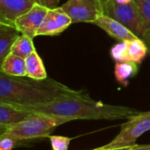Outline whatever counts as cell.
<instances>
[{
	"instance_id": "cell-1",
	"label": "cell",
	"mask_w": 150,
	"mask_h": 150,
	"mask_svg": "<svg viewBox=\"0 0 150 150\" xmlns=\"http://www.w3.org/2000/svg\"><path fill=\"white\" fill-rule=\"evenodd\" d=\"M34 113L86 120H118L129 119L141 111L119 105L106 104L92 99L83 90H75L73 93L60 96L51 101L31 106L21 107Z\"/></svg>"
},
{
	"instance_id": "cell-2",
	"label": "cell",
	"mask_w": 150,
	"mask_h": 150,
	"mask_svg": "<svg viewBox=\"0 0 150 150\" xmlns=\"http://www.w3.org/2000/svg\"><path fill=\"white\" fill-rule=\"evenodd\" d=\"M75 90L47 78L35 81L27 76H12L0 70V102L26 107L51 101Z\"/></svg>"
},
{
	"instance_id": "cell-3",
	"label": "cell",
	"mask_w": 150,
	"mask_h": 150,
	"mask_svg": "<svg viewBox=\"0 0 150 150\" xmlns=\"http://www.w3.org/2000/svg\"><path fill=\"white\" fill-rule=\"evenodd\" d=\"M71 121L69 118L32 112L26 118L6 126L0 137H9L18 141L48 138L59 125Z\"/></svg>"
},
{
	"instance_id": "cell-4",
	"label": "cell",
	"mask_w": 150,
	"mask_h": 150,
	"mask_svg": "<svg viewBox=\"0 0 150 150\" xmlns=\"http://www.w3.org/2000/svg\"><path fill=\"white\" fill-rule=\"evenodd\" d=\"M148 131H150V111L140 112L124 123L118 134L110 143L103 146L104 148H118L133 146L139 137Z\"/></svg>"
},
{
	"instance_id": "cell-5",
	"label": "cell",
	"mask_w": 150,
	"mask_h": 150,
	"mask_svg": "<svg viewBox=\"0 0 150 150\" xmlns=\"http://www.w3.org/2000/svg\"><path fill=\"white\" fill-rule=\"evenodd\" d=\"M103 13L123 24L142 40L143 23L134 0L131 3L124 5L117 4L114 0H111L103 7Z\"/></svg>"
},
{
	"instance_id": "cell-6",
	"label": "cell",
	"mask_w": 150,
	"mask_h": 150,
	"mask_svg": "<svg viewBox=\"0 0 150 150\" xmlns=\"http://www.w3.org/2000/svg\"><path fill=\"white\" fill-rule=\"evenodd\" d=\"M71 20L72 23H94L102 14L97 0H67L59 6Z\"/></svg>"
},
{
	"instance_id": "cell-7",
	"label": "cell",
	"mask_w": 150,
	"mask_h": 150,
	"mask_svg": "<svg viewBox=\"0 0 150 150\" xmlns=\"http://www.w3.org/2000/svg\"><path fill=\"white\" fill-rule=\"evenodd\" d=\"M49 8L35 3L31 9L21 15L15 21V28L24 35L32 39L37 36V32L42 26Z\"/></svg>"
},
{
	"instance_id": "cell-8",
	"label": "cell",
	"mask_w": 150,
	"mask_h": 150,
	"mask_svg": "<svg viewBox=\"0 0 150 150\" xmlns=\"http://www.w3.org/2000/svg\"><path fill=\"white\" fill-rule=\"evenodd\" d=\"M71 24H72L71 18L59 6L49 9L37 32V36L57 35L64 32Z\"/></svg>"
},
{
	"instance_id": "cell-9",
	"label": "cell",
	"mask_w": 150,
	"mask_h": 150,
	"mask_svg": "<svg viewBox=\"0 0 150 150\" xmlns=\"http://www.w3.org/2000/svg\"><path fill=\"white\" fill-rule=\"evenodd\" d=\"M35 3L36 0H0V24L15 27L16 20Z\"/></svg>"
},
{
	"instance_id": "cell-10",
	"label": "cell",
	"mask_w": 150,
	"mask_h": 150,
	"mask_svg": "<svg viewBox=\"0 0 150 150\" xmlns=\"http://www.w3.org/2000/svg\"><path fill=\"white\" fill-rule=\"evenodd\" d=\"M105 31L112 38L118 40L119 42L130 41L139 38L129 28L118 22L117 21L102 13L93 23Z\"/></svg>"
},
{
	"instance_id": "cell-11",
	"label": "cell",
	"mask_w": 150,
	"mask_h": 150,
	"mask_svg": "<svg viewBox=\"0 0 150 150\" xmlns=\"http://www.w3.org/2000/svg\"><path fill=\"white\" fill-rule=\"evenodd\" d=\"M32 112L22 108L0 102V126H9L21 122Z\"/></svg>"
},
{
	"instance_id": "cell-12",
	"label": "cell",
	"mask_w": 150,
	"mask_h": 150,
	"mask_svg": "<svg viewBox=\"0 0 150 150\" xmlns=\"http://www.w3.org/2000/svg\"><path fill=\"white\" fill-rule=\"evenodd\" d=\"M21 35L15 27L0 24V70L4 60L11 53L14 42Z\"/></svg>"
},
{
	"instance_id": "cell-13",
	"label": "cell",
	"mask_w": 150,
	"mask_h": 150,
	"mask_svg": "<svg viewBox=\"0 0 150 150\" xmlns=\"http://www.w3.org/2000/svg\"><path fill=\"white\" fill-rule=\"evenodd\" d=\"M25 62L27 77L35 81H44L48 78L43 62L36 50H35L28 57H26Z\"/></svg>"
},
{
	"instance_id": "cell-14",
	"label": "cell",
	"mask_w": 150,
	"mask_h": 150,
	"mask_svg": "<svg viewBox=\"0 0 150 150\" xmlns=\"http://www.w3.org/2000/svg\"><path fill=\"white\" fill-rule=\"evenodd\" d=\"M1 71L12 76H26L25 58L10 53L4 60L1 66Z\"/></svg>"
},
{
	"instance_id": "cell-15",
	"label": "cell",
	"mask_w": 150,
	"mask_h": 150,
	"mask_svg": "<svg viewBox=\"0 0 150 150\" xmlns=\"http://www.w3.org/2000/svg\"><path fill=\"white\" fill-rule=\"evenodd\" d=\"M143 23V38L150 53V0H134Z\"/></svg>"
},
{
	"instance_id": "cell-16",
	"label": "cell",
	"mask_w": 150,
	"mask_h": 150,
	"mask_svg": "<svg viewBox=\"0 0 150 150\" xmlns=\"http://www.w3.org/2000/svg\"><path fill=\"white\" fill-rule=\"evenodd\" d=\"M138 64L131 61L125 62H117L114 69V75L117 81L123 84L124 86H127L129 79L136 74L138 71Z\"/></svg>"
},
{
	"instance_id": "cell-17",
	"label": "cell",
	"mask_w": 150,
	"mask_h": 150,
	"mask_svg": "<svg viewBox=\"0 0 150 150\" xmlns=\"http://www.w3.org/2000/svg\"><path fill=\"white\" fill-rule=\"evenodd\" d=\"M127 42V61L139 64L146 56L148 50L146 43L139 38L126 41Z\"/></svg>"
},
{
	"instance_id": "cell-18",
	"label": "cell",
	"mask_w": 150,
	"mask_h": 150,
	"mask_svg": "<svg viewBox=\"0 0 150 150\" xmlns=\"http://www.w3.org/2000/svg\"><path fill=\"white\" fill-rule=\"evenodd\" d=\"M35 50V48L33 39L27 35H21L14 42L11 50V53L26 59V57H28Z\"/></svg>"
},
{
	"instance_id": "cell-19",
	"label": "cell",
	"mask_w": 150,
	"mask_h": 150,
	"mask_svg": "<svg viewBox=\"0 0 150 150\" xmlns=\"http://www.w3.org/2000/svg\"><path fill=\"white\" fill-rule=\"evenodd\" d=\"M111 57L116 62L127 61V42L126 41L119 42L115 44L110 50Z\"/></svg>"
},
{
	"instance_id": "cell-20",
	"label": "cell",
	"mask_w": 150,
	"mask_h": 150,
	"mask_svg": "<svg viewBox=\"0 0 150 150\" xmlns=\"http://www.w3.org/2000/svg\"><path fill=\"white\" fill-rule=\"evenodd\" d=\"M48 138L50 139L52 150H67L71 140L69 137L58 135H50Z\"/></svg>"
},
{
	"instance_id": "cell-21",
	"label": "cell",
	"mask_w": 150,
	"mask_h": 150,
	"mask_svg": "<svg viewBox=\"0 0 150 150\" xmlns=\"http://www.w3.org/2000/svg\"><path fill=\"white\" fill-rule=\"evenodd\" d=\"M17 141L9 137H0V150H13Z\"/></svg>"
},
{
	"instance_id": "cell-22",
	"label": "cell",
	"mask_w": 150,
	"mask_h": 150,
	"mask_svg": "<svg viewBox=\"0 0 150 150\" xmlns=\"http://www.w3.org/2000/svg\"><path fill=\"white\" fill-rule=\"evenodd\" d=\"M37 3L49 9H52L58 7L57 5L59 3V0H37Z\"/></svg>"
},
{
	"instance_id": "cell-23",
	"label": "cell",
	"mask_w": 150,
	"mask_h": 150,
	"mask_svg": "<svg viewBox=\"0 0 150 150\" xmlns=\"http://www.w3.org/2000/svg\"><path fill=\"white\" fill-rule=\"evenodd\" d=\"M127 150H150V144L149 145H133L127 148Z\"/></svg>"
},
{
	"instance_id": "cell-24",
	"label": "cell",
	"mask_w": 150,
	"mask_h": 150,
	"mask_svg": "<svg viewBox=\"0 0 150 150\" xmlns=\"http://www.w3.org/2000/svg\"><path fill=\"white\" fill-rule=\"evenodd\" d=\"M130 147V146H128ZM128 147H118V148H104L103 146H100L98 148L93 149V150H127Z\"/></svg>"
},
{
	"instance_id": "cell-25",
	"label": "cell",
	"mask_w": 150,
	"mask_h": 150,
	"mask_svg": "<svg viewBox=\"0 0 150 150\" xmlns=\"http://www.w3.org/2000/svg\"><path fill=\"white\" fill-rule=\"evenodd\" d=\"M98 1V3H99V6H100V7H101V9H102V13H103V7L106 6V5H108L111 0H97Z\"/></svg>"
},
{
	"instance_id": "cell-26",
	"label": "cell",
	"mask_w": 150,
	"mask_h": 150,
	"mask_svg": "<svg viewBox=\"0 0 150 150\" xmlns=\"http://www.w3.org/2000/svg\"><path fill=\"white\" fill-rule=\"evenodd\" d=\"M114 1L117 4H121V5H124V4H128V3H131L133 0H114Z\"/></svg>"
},
{
	"instance_id": "cell-27",
	"label": "cell",
	"mask_w": 150,
	"mask_h": 150,
	"mask_svg": "<svg viewBox=\"0 0 150 150\" xmlns=\"http://www.w3.org/2000/svg\"><path fill=\"white\" fill-rule=\"evenodd\" d=\"M6 127V126H0V134H1L2 132H4Z\"/></svg>"
},
{
	"instance_id": "cell-28",
	"label": "cell",
	"mask_w": 150,
	"mask_h": 150,
	"mask_svg": "<svg viewBox=\"0 0 150 150\" xmlns=\"http://www.w3.org/2000/svg\"><path fill=\"white\" fill-rule=\"evenodd\" d=\"M36 2H37V0H36Z\"/></svg>"
}]
</instances>
